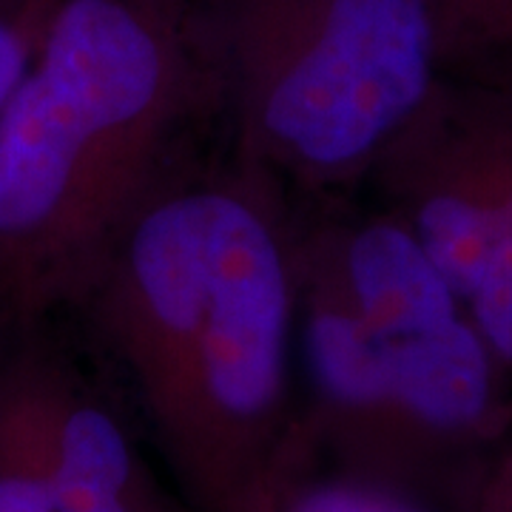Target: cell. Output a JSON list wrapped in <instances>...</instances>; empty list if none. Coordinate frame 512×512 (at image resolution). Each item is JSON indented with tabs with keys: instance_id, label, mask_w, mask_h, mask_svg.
<instances>
[{
	"instance_id": "cell-1",
	"label": "cell",
	"mask_w": 512,
	"mask_h": 512,
	"mask_svg": "<svg viewBox=\"0 0 512 512\" xmlns=\"http://www.w3.org/2000/svg\"><path fill=\"white\" fill-rule=\"evenodd\" d=\"M197 512H231L296 421L293 194L228 146L117 234L74 305Z\"/></svg>"
},
{
	"instance_id": "cell-2",
	"label": "cell",
	"mask_w": 512,
	"mask_h": 512,
	"mask_svg": "<svg viewBox=\"0 0 512 512\" xmlns=\"http://www.w3.org/2000/svg\"><path fill=\"white\" fill-rule=\"evenodd\" d=\"M214 128L197 0H49L0 114V336L63 322L126 222Z\"/></svg>"
},
{
	"instance_id": "cell-3",
	"label": "cell",
	"mask_w": 512,
	"mask_h": 512,
	"mask_svg": "<svg viewBox=\"0 0 512 512\" xmlns=\"http://www.w3.org/2000/svg\"><path fill=\"white\" fill-rule=\"evenodd\" d=\"M353 197H293L296 419L336 467L467 512L512 427L510 370L407 225Z\"/></svg>"
},
{
	"instance_id": "cell-4",
	"label": "cell",
	"mask_w": 512,
	"mask_h": 512,
	"mask_svg": "<svg viewBox=\"0 0 512 512\" xmlns=\"http://www.w3.org/2000/svg\"><path fill=\"white\" fill-rule=\"evenodd\" d=\"M228 146L293 197H353L444 77L436 0H197Z\"/></svg>"
},
{
	"instance_id": "cell-5",
	"label": "cell",
	"mask_w": 512,
	"mask_h": 512,
	"mask_svg": "<svg viewBox=\"0 0 512 512\" xmlns=\"http://www.w3.org/2000/svg\"><path fill=\"white\" fill-rule=\"evenodd\" d=\"M362 191L407 225L512 376V214L430 103L384 148Z\"/></svg>"
},
{
	"instance_id": "cell-6",
	"label": "cell",
	"mask_w": 512,
	"mask_h": 512,
	"mask_svg": "<svg viewBox=\"0 0 512 512\" xmlns=\"http://www.w3.org/2000/svg\"><path fill=\"white\" fill-rule=\"evenodd\" d=\"M231 512H436L382 481L336 467L322 456L299 419L265 473Z\"/></svg>"
},
{
	"instance_id": "cell-7",
	"label": "cell",
	"mask_w": 512,
	"mask_h": 512,
	"mask_svg": "<svg viewBox=\"0 0 512 512\" xmlns=\"http://www.w3.org/2000/svg\"><path fill=\"white\" fill-rule=\"evenodd\" d=\"M430 109L512 214V86L444 74Z\"/></svg>"
},
{
	"instance_id": "cell-8",
	"label": "cell",
	"mask_w": 512,
	"mask_h": 512,
	"mask_svg": "<svg viewBox=\"0 0 512 512\" xmlns=\"http://www.w3.org/2000/svg\"><path fill=\"white\" fill-rule=\"evenodd\" d=\"M436 3L444 74L512 86V0Z\"/></svg>"
},
{
	"instance_id": "cell-9",
	"label": "cell",
	"mask_w": 512,
	"mask_h": 512,
	"mask_svg": "<svg viewBox=\"0 0 512 512\" xmlns=\"http://www.w3.org/2000/svg\"><path fill=\"white\" fill-rule=\"evenodd\" d=\"M46 6L49 0H26L18 9H0V114L35 57Z\"/></svg>"
},
{
	"instance_id": "cell-10",
	"label": "cell",
	"mask_w": 512,
	"mask_h": 512,
	"mask_svg": "<svg viewBox=\"0 0 512 512\" xmlns=\"http://www.w3.org/2000/svg\"><path fill=\"white\" fill-rule=\"evenodd\" d=\"M467 512H512V456L495 453L490 467L478 481Z\"/></svg>"
},
{
	"instance_id": "cell-11",
	"label": "cell",
	"mask_w": 512,
	"mask_h": 512,
	"mask_svg": "<svg viewBox=\"0 0 512 512\" xmlns=\"http://www.w3.org/2000/svg\"><path fill=\"white\" fill-rule=\"evenodd\" d=\"M26 0H0V9H15V6H23Z\"/></svg>"
}]
</instances>
